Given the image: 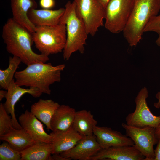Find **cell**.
Masks as SVG:
<instances>
[{"instance_id": "1", "label": "cell", "mask_w": 160, "mask_h": 160, "mask_svg": "<svg viewBox=\"0 0 160 160\" xmlns=\"http://www.w3.org/2000/svg\"><path fill=\"white\" fill-rule=\"evenodd\" d=\"M2 37L7 52L18 57L27 65L35 63H45L49 60L48 56L32 50L33 33L12 18H9L3 25Z\"/></svg>"}, {"instance_id": "2", "label": "cell", "mask_w": 160, "mask_h": 160, "mask_svg": "<svg viewBox=\"0 0 160 160\" xmlns=\"http://www.w3.org/2000/svg\"><path fill=\"white\" fill-rule=\"evenodd\" d=\"M65 67L63 64L54 66L50 63H33L16 72L14 76L15 82L20 86L36 88L42 93L50 95V85L61 81V73Z\"/></svg>"}, {"instance_id": "3", "label": "cell", "mask_w": 160, "mask_h": 160, "mask_svg": "<svg viewBox=\"0 0 160 160\" xmlns=\"http://www.w3.org/2000/svg\"><path fill=\"white\" fill-rule=\"evenodd\" d=\"M65 8V12L59 24L66 26L67 39L63 57L64 60H68L75 52L84 53L88 34L84 21L76 11L75 2L68 1Z\"/></svg>"}, {"instance_id": "4", "label": "cell", "mask_w": 160, "mask_h": 160, "mask_svg": "<svg viewBox=\"0 0 160 160\" xmlns=\"http://www.w3.org/2000/svg\"><path fill=\"white\" fill-rule=\"evenodd\" d=\"M159 0H133L132 11L123 34L129 45L136 46L142 39L144 29L151 19L158 15Z\"/></svg>"}, {"instance_id": "5", "label": "cell", "mask_w": 160, "mask_h": 160, "mask_svg": "<svg viewBox=\"0 0 160 160\" xmlns=\"http://www.w3.org/2000/svg\"><path fill=\"white\" fill-rule=\"evenodd\" d=\"M34 43L41 54L49 56L62 52L67 39L66 25L36 26L33 33Z\"/></svg>"}, {"instance_id": "6", "label": "cell", "mask_w": 160, "mask_h": 160, "mask_svg": "<svg viewBox=\"0 0 160 160\" xmlns=\"http://www.w3.org/2000/svg\"><path fill=\"white\" fill-rule=\"evenodd\" d=\"M133 0H111L105 8V28L114 34L123 32L130 17Z\"/></svg>"}, {"instance_id": "7", "label": "cell", "mask_w": 160, "mask_h": 160, "mask_svg": "<svg viewBox=\"0 0 160 160\" xmlns=\"http://www.w3.org/2000/svg\"><path fill=\"white\" fill-rule=\"evenodd\" d=\"M76 11L85 24L87 32L95 36L99 28L103 25L105 18V9L96 0H73Z\"/></svg>"}, {"instance_id": "8", "label": "cell", "mask_w": 160, "mask_h": 160, "mask_svg": "<svg viewBox=\"0 0 160 160\" xmlns=\"http://www.w3.org/2000/svg\"><path fill=\"white\" fill-rule=\"evenodd\" d=\"M148 92L146 88H143L138 92L135 102L136 108L132 113L126 117V124L138 127H150L156 128L160 123V115H154L148 106L146 99Z\"/></svg>"}, {"instance_id": "9", "label": "cell", "mask_w": 160, "mask_h": 160, "mask_svg": "<svg viewBox=\"0 0 160 160\" xmlns=\"http://www.w3.org/2000/svg\"><path fill=\"white\" fill-rule=\"evenodd\" d=\"M126 135L133 141L134 146L145 157L144 160H154V145L159 140L155 134V128L150 127L138 128L122 123Z\"/></svg>"}, {"instance_id": "10", "label": "cell", "mask_w": 160, "mask_h": 160, "mask_svg": "<svg viewBox=\"0 0 160 160\" xmlns=\"http://www.w3.org/2000/svg\"><path fill=\"white\" fill-rule=\"evenodd\" d=\"M13 79L11 81L7 89L6 100L3 104L5 110L9 114H10L13 121L14 127L16 129L22 128L18 121L15 112V106L16 103L24 94H29L35 98L40 97L42 93L37 88L30 87L25 89L21 87Z\"/></svg>"}, {"instance_id": "11", "label": "cell", "mask_w": 160, "mask_h": 160, "mask_svg": "<svg viewBox=\"0 0 160 160\" xmlns=\"http://www.w3.org/2000/svg\"><path fill=\"white\" fill-rule=\"evenodd\" d=\"M101 148L95 136H83L71 149L60 154L65 157L75 160H91Z\"/></svg>"}, {"instance_id": "12", "label": "cell", "mask_w": 160, "mask_h": 160, "mask_svg": "<svg viewBox=\"0 0 160 160\" xmlns=\"http://www.w3.org/2000/svg\"><path fill=\"white\" fill-rule=\"evenodd\" d=\"M93 134L101 149L114 146L134 145L130 138L110 127L97 125L94 129Z\"/></svg>"}, {"instance_id": "13", "label": "cell", "mask_w": 160, "mask_h": 160, "mask_svg": "<svg viewBox=\"0 0 160 160\" xmlns=\"http://www.w3.org/2000/svg\"><path fill=\"white\" fill-rule=\"evenodd\" d=\"M145 157L134 146H118L101 149L91 160H144Z\"/></svg>"}, {"instance_id": "14", "label": "cell", "mask_w": 160, "mask_h": 160, "mask_svg": "<svg viewBox=\"0 0 160 160\" xmlns=\"http://www.w3.org/2000/svg\"><path fill=\"white\" fill-rule=\"evenodd\" d=\"M18 120L22 128L36 142L52 143V136L45 132L42 124L28 110L20 116Z\"/></svg>"}, {"instance_id": "15", "label": "cell", "mask_w": 160, "mask_h": 160, "mask_svg": "<svg viewBox=\"0 0 160 160\" xmlns=\"http://www.w3.org/2000/svg\"><path fill=\"white\" fill-rule=\"evenodd\" d=\"M52 154H60L73 148L83 137L71 126L65 131H52Z\"/></svg>"}, {"instance_id": "16", "label": "cell", "mask_w": 160, "mask_h": 160, "mask_svg": "<svg viewBox=\"0 0 160 160\" xmlns=\"http://www.w3.org/2000/svg\"><path fill=\"white\" fill-rule=\"evenodd\" d=\"M12 18L17 23L26 28L32 33L36 26L32 24L28 16V10L36 9L37 4L35 0H10Z\"/></svg>"}, {"instance_id": "17", "label": "cell", "mask_w": 160, "mask_h": 160, "mask_svg": "<svg viewBox=\"0 0 160 160\" xmlns=\"http://www.w3.org/2000/svg\"><path fill=\"white\" fill-rule=\"evenodd\" d=\"M65 11V8L57 10L37 9H31L28 16L31 22L36 26H52L58 24Z\"/></svg>"}, {"instance_id": "18", "label": "cell", "mask_w": 160, "mask_h": 160, "mask_svg": "<svg viewBox=\"0 0 160 160\" xmlns=\"http://www.w3.org/2000/svg\"><path fill=\"white\" fill-rule=\"evenodd\" d=\"M60 105L51 99H40L31 106L30 112L44 124L48 130H51L50 122L52 116Z\"/></svg>"}, {"instance_id": "19", "label": "cell", "mask_w": 160, "mask_h": 160, "mask_svg": "<svg viewBox=\"0 0 160 160\" xmlns=\"http://www.w3.org/2000/svg\"><path fill=\"white\" fill-rule=\"evenodd\" d=\"M76 112L68 105H60L55 112L50 122L52 131L66 130L72 126Z\"/></svg>"}, {"instance_id": "20", "label": "cell", "mask_w": 160, "mask_h": 160, "mask_svg": "<svg viewBox=\"0 0 160 160\" xmlns=\"http://www.w3.org/2000/svg\"><path fill=\"white\" fill-rule=\"evenodd\" d=\"M0 139L7 142L12 148L20 152L37 143L23 128H14L7 134L0 136Z\"/></svg>"}, {"instance_id": "21", "label": "cell", "mask_w": 160, "mask_h": 160, "mask_svg": "<svg viewBox=\"0 0 160 160\" xmlns=\"http://www.w3.org/2000/svg\"><path fill=\"white\" fill-rule=\"evenodd\" d=\"M97 124L91 111L83 109L76 111L72 127L81 135L86 136L93 135V129Z\"/></svg>"}, {"instance_id": "22", "label": "cell", "mask_w": 160, "mask_h": 160, "mask_svg": "<svg viewBox=\"0 0 160 160\" xmlns=\"http://www.w3.org/2000/svg\"><path fill=\"white\" fill-rule=\"evenodd\" d=\"M52 152V143L37 142L21 152V160H48Z\"/></svg>"}, {"instance_id": "23", "label": "cell", "mask_w": 160, "mask_h": 160, "mask_svg": "<svg viewBox=\"0 0 160 160\" xmlns=\"http://www.w3.org/2000/svg\"><path fill=\"white\" fill-rule=\"evenodd\" d=\"M21 62V60L17 56L9 57L8 68L4 70L0 69V86L1 88L7 90L8 87L13 79L16 71Z\"/></svg>"}, {"instance_id": "24", "label": "cell", "mask_w": 160, "mask_h": 160, "mask_svg": "<svg viewBox=\"0 0 160 160\" xmlns=\"http://www.w3.org/2000/svg\"><path fill=\"white\" fill-rule=\"evenodd\" d=\"M14 128L11 116L6 112L3 104H0V136L7 134Z\"/></svg>"}, {"instance_id": "25", "label": "cell", "mask_w": 160, "mask_h": 160, "mask_svg": "<svg viewBox=\"0 0 160 160\" xmlns=\"http://www.w3.org/2000/svg\"><path fill=\"white\" fill-rule=\"evenodd\" d=\"M21 152L12 148L6 141L0 145V160H21Z\"/></svg>"}, {"instance_id": "26", "label": "cell", "mask_w": 160, "mask_h": 160, "mask_svg": "<svg viewBox=\"0 0 160 160\" xmlns=\"http://www.w3.org/2000/svg\"><path fill=\"white\" fill-rule=\"evenodd\" d=\"M152 32L156 33L158 37L156 41V44L160 47V14L153 17L145 27L144 33Z\"/></svg>"}, {"instance_id": "27", "label": "cell", "mask_w": 160, "mask_h": 160, "mask_svg": "<svg viewBox=\"0 0 160 160\" xmlns=\"http://www.w3.org/2000/svg\"><path fill=\"white\" fill-rule=\"evenodd\" d=\"M55 0H40L39 5L42 9H51L55 5Z\"/></svg>"}, {"instance_id": "28", "label": "cell", "mask_w": 160, "mask_h": 160, "mask_svg": "<svg viewBox=\"0 0 160 160\" xmlns=\"http://www.w3.org/2000/svg\"><path fill=\"white\" fill-rule=\"evenodd\" d=\"M156 148L154 149V160H160V138L159 139Z\"/></svg>"}, {"instance_id": "29", "label": "cell", "mask_w": 160, "mask_h": 160, "mask_svg": "<svg viewBox=\"0 0 160 160\" xmlns=\"http://www.w3.org/2000/svg\"><path fill=\"white\" fill-rule=\"evenodd\" d=\"M69 158L63 157L60 154H52L49 156L48 160H71Z\"/></svg>"}, {"instance_id": "30", "label": "cell", "mask_w": 160, "mask_h": 160, "mask_svg": "<svg viewBox=\"0 0 160 160\" xmlns=\"http://www.w3.org/2000/svg\"><path fill=\"white\" fill-rule=\"evenodd\" d=\"M155 97L158 101L154 103V106L156 108L159 109L160 108V91L156 95Z\"/></svg>"}, {"instance_id": "31", "label": "cell", "mask_w": 160, "mask_h": 160, "mask_svg": "<svg viewBox=\"0 0 160 160\" xmlns=\"http://www.w3.org/2000/svg\"><path fill=\"white\" fill-rule=\"evenodd\" d=\"M7 94V91L3 90H0V101L1 102L4 98H5Z\"/></svg>"}, {"instance_id": "32", "label": "cell", "mask_w": 160, "mask_h": 160, "mask_svg": "<svg viewBox=\"0 0 160 160\" xmlns=\"http://www.w3.org/2000/svg\"><path fill=\"white\" fill-rule=\"evenodd\" d=\"M155 134L156 137L159 140L160 138V123L155 128Z\"/></svg>"}, {"instance_id": "33", "label": "cell", "mask_w": 160, "mask_h": 160, "mask_svg": "<svg viewBox=\"0 0 160 160\" xmlns=\"http://www.w3.org/2000/svg\"><path fill=\"white\" fill-rule=\"evenodd\" d=\"M98 1L100 4L102 5L105 9L107 4L108 2L111 0H96Z\"/></svg>"}, {"instance_id": "34", "label": "cell", "mask_w": 160, "mask_h": 160, "mask_svg": "<svg viewBox=\"0 0 160 160\" xmlns=\"http://www.w3.org/2000/svg\"><path fill=\"white\" fill-rule=\"evenodd\" d=\"M159 3H160V0H159Z\"/></svg>"}]
</instances>
